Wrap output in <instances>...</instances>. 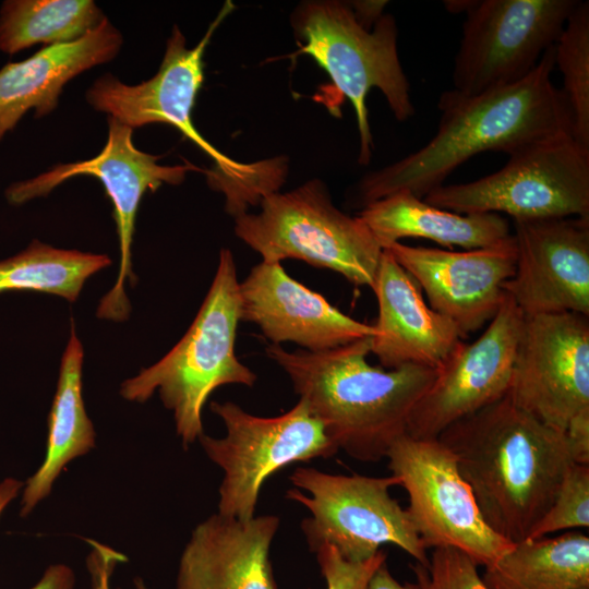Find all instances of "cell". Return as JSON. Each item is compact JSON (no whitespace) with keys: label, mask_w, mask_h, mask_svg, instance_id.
Wrapping results in <instances>:
<instances>
[{"label":"cell","mask_w":589,"mask_h":589,"mask_svg":"<svg viewBox=\"0 0 589 589\" xmlns=\"http://www.w3.org/2000/svg\"><path fill=\"white\" fill-rule=\"evenodd\" d=\"M370 353L371 337L320 352L266 347L338 450L363 462L386 458L436 376L422 365L373 366Z\"/></svg>","instance_id":"cell-3"},{"label":"cell","mask_w":589,"mask_h":589,"mask_svg":"<svg viewBox=\"0 0 589 589\" xmlns=\"http://www.w3.org/2000/svg\"><path fill=\"white\" fill-rule=\"evenodd\" d=\"M278 527L275 515L240 520L213 514L192 531L176 589H277L269 550Z\"/></svg>","instance_id":"cell-20"},{"label":"cell","mask_w":589,"mask_h":589,"mask_svg":"<svg viewBox=\"0 0 589 589\" xmlns=\"http://www.w3.org/2000/svg\"><path fill=\"white\" fill-rule=\"evenodd\" d=\"M382 249L404 238H423L445 247L481 249L507 239L510 228L500 214H459L426 203L408 191L374 201L358 215Z\"/></svg>","instance_id":"cell-22"},{"label":"cell","mask_w":589,"mask_h":589,"mask_svg":"<svg viewBox=\"0 0 589 589\" xmlns=\"http://www.w3.org/2000/svg\"><path fill=\"white\" fill-rule=\"evenodd\" d=\"M481 578L488 589L589 588V537L569 530L516 542Z\"/></svg>","instance_id":"cell-24"},{"label":"cell","mask_w":589,"mask_h":589,"mask_svg":"<svg viewBox=\"0 0 589 589\" xmlns=\"http://www.w3.org/2000/svg\"><path fill=\"white\" fill-rule=\"evenodd\" d=\"M386 458L408 494L406 510L426 549L454 548L489 567L513 546L484 521L455 456L438 438L406 433Z\"/></svg>","instance_id":"cell-12"},{"label":"cell","mask_w":589,"mask_h":589,"mask_svg":"<svg viewBox=\"0 0 589 589\" xmlns=\"http://www.w3.org/2000/svg\"><path fill=\"white\" fill-rule=\"evenodd\" d=\"M508 157L500 170L443 184L423 200L459 214H506L514 221L589 218V152L570 134L538 141Z\"/></svg>","instance_id":"cell-8"},{"label":"cell","mask_w":589,"mask_h":589,"mask_svg":"<svg viewBox=\"0 0 589 589\" xmlns=\"http://www.w3.org/2000/svg\"><path fill=\"white\" fill-rule=\"evenodd\" d=\"M314 552L326 589H368L375 570L386 562V552L383 550L363 562L345 560L329 544H321Z\"/></svg>","instance_id":"cell-30"},{"label":"cell","mask_w":589,"mask_h":589,"mask_svg":"<svg viewBox=\"0 0 589 589\" xmlns=\"http://www.w3.org/2000/svg\"><path fill=\"white\" fill-rule=\"evenodd\" d=\"M240 317L239 280L233 255L221 249L207 294L187 333L159 361L120 386V395L145 402L158 392L172 411L176 431L188 447L204 434L202 409L223 385L252 387L255 373L236 354Z\"/></svg>","instance_id":"cell-5"},{"label":"cell","mask_w":589,"mask_h":589,"mask_svg":"<svg viewBox=\"0 0 589 589\" xmlns=\"http://www.w3.org/2000/svg\"><path fill=\"white\" fill-rule=\"evenodd\" d=\"M573 140L589 152V2L577 1L554 44Z\"/></svg>","instance_id":"cell-27"},{"label":"cell","mask_w":589,"mask_h":589,"mask_svg":"<svg viewBox=\"0 0 589 589\" xmlns=\"http://www.w3.org/2000/svg\"><path fill=\"white\" fill-rule=\"evenodd\" d=\"M455 456L488 526L512 543L527 539L574 464L565 432L506 395L437 437Z\"/></svg>","instance_id":"cell-2"},{"label":"cell","mask_w":589,"mask_h":589,"mask_svg":"<svg viewBox=\"0 0 589 589\" xmlns=\"http://www.w3.org/2000/svg\"><path fill=\"white\" fill-rule=\"evenodd\" d=\"M574 464L589 465V411L577 416L565 430Z\"/></svg>","instance_id":"cell-33"},{"label":"cell","mask_w":589,"mask_h":589,"mask_svg":"<svg viewBox=\"0 0 589 589\" xmlns=\"http://www.w3.org/2000/svg\"><path fill=\"white\" fill-rule=\"evenodd\" d=\"M471 1L472 0H459V1L452 0V1H445L444 5L448 11L453 13L466 12L469 5L471 4Z\"/></svg>","instance_id":"cell-36"},{"label":"cell","mask_w":589,"mask_h":589,"mask_svg":"<svg viewBox=\"0 0 589 589\" xmlns=\"http://www.w3.org/2000/svg\"><path fill=\"white\" fill-rule=\"evenodd\" d=\"M92 546L87 557V568L93 589H112L110 579L117 563L124 562V555L96 541H88Z\"/></svg>","instance_id":"cell-32"},{"label":"cell","mask_w":589,"mask_h":589,"mask_svg":"<svg viewBox=\"0 0 589 589\" xmlns=\"http://www.w3.org/2000/svg\"><path fill=\"white\" fill-rule=\"evenodd\" d=\"M578 0H472L453 69L462 96L527 76L557 40Z\"/></svg>","instance_id":"cell-13"},{"label":"cell","mask_w":589,"mask_h":589,"mask_svg":"<svg viewBox=\"0 0 589 589\" xmlns=\"http://www.w3.org/2000/svg\"><path fill=\"white\" fill-rule=\"evenodd\" d=\"M107 123V141L96 156L58 164L34 178L16 181L7 188L4 195L11 205H22L47 196L58 185L77 176H91L100 181L113 205L120 264L117 280L99 301L96 314L101 320L123 322L131 311L124 286L127 281L131 286L135 283L131 245L141 200L147 191L155 192L164 183L180 184L189 171L200 169L191 163L160 165V156L135 146L133 129L111 117H108Z\"/></svg>","instance_id":"cell-11"},{"label":"cell","mask_w":589,"mask_h":589,"mask_svg":"<svg viewBox=\"0 0 589 589\" xmlns=\"http://www.w3.org/2000/svg\"><path fill=\"white\" fill-rule=\"evenodd\" d=\"M225 424L220 438L202 434L206 456L224 472L218 513L240 520L254 517L260 491L275 472L298 461L328 458L338 448L321 422L299 401L277 417H259L232 401L211 404Z\"/></svg>","instance_id":"cell-10"},{"label":"cell","mask_w":589,"mask_h":589,"mask_svg":"<svg viewBox=\"0 0 589 589\" xmlns=\"http://www.w3.org/2000/svg\"><path fill=\"white\" fill-rule=\"evenodd\" d=\"M241 321L257 325L272 345L294 342L320 352L373 337V325L354 320L322 294L290 277L281 263L262 261L239 283Z\"/></svg>","instance_id":"cell-18"},{"label":"cell","mask_w":589,"mask_h":589,"mask_svg":"<svg viewBox=\"0 0 589 589\" xmlns=\"http://www.w3.org/2000/svg\"><path fill=\"white\" fill-rule=\"evenodd\" d=\"M384 250L425 292L430 308L450 320L464 337L495 316L516 266L513 233L481 249L452 251L396 242Z\"/></svg>","instance_id":"cell-17"},{"label":"cell","mask_w":589,"mask_h":589,"mask_svg":"<svg viewBox=\"0 0 589 589\" xmlns=\"http://www.w3.org/2000/svg\"><path fill=\"white\" fill-rule=\"evenodd\" d=\"M371 289L378 305L371 353L382 368L437 369L461 342L458 327L426 304L417 281L386 250Z\"/></svg>","instance_id":"cell-19"},{"label":"cell","mask_w":589,"mask_h":589,"mask_svg":"<svg viewBox=\"0 0 589 589\" xmlns=\"http://www.w3.org/2000/svg\"><path fill=\"white\" fill-rule=\"evenodd\" d=\"M584 589H589V588H584Z\"/></svg>","instance_id":"cell-38"},{"label":"cell","mask_w":589,"mask_h":589,"mask_svg":"<svg viewBox=\"0 0 589 589\" xmlns=\"http://www.w3.org/2000/svg\"><path fill=\"white\" fill-rule=\"evenodd\" d=\"M386 4L387 1H354L349 5L357 21L364 28L371 29L384 15L383 11Z\"/></svg>","instance_id":"cell-34"},{"label":"cell","mask_w":589,"mask_h":589,"mask_svg":"<svg viewBox=\"0 0 589 589\" xmlns=\"http://www.w3.org/2000/svg\"><path fill=\"white\" fill-rule=\"evenodd\" d=\"M134 584H135L136 589H151L143 582L141 578H135Z\"/></svg>","instance_id":"cell-37"},{"label":"cell","mask_w":589,"mask_h":589,"mask_svg":"<svg viewBox=\"0 0 589 589\" xmlns=\"http://www.w3.org/2000/svg\"><path fill=\"white\" fill-rule=\"evenodd\" d=\"M110 264L106 254L57 249L33 240L20 253L0 261V293L32 290L74 302L85 281Z\"/></svg>","instance_id":"cell-26"},{"label":"cell","mask_w":589,"mask_h":589,"mask_svg":"<svg viewBox=\"0 0 589 589\" xmlns=\"http://www.w3.org/2000/svg\"><path fill=\"white\" fill-rule=\"evenodd\" d=\"M514 275L504 285L525 316H589V218L514 221Z\"/></svg>","instance_id":"cell-16"},{"label":"cell","mask_w":589,"mask_h":589,"mask_svg":"<svg viewBox=\"0 0 589 589\" xmlns=\"http://www.w3.org/2000/svg\"><path fill=\"white\" fill-rule=\"evenodd\" d=\"M227 1L203 38L192 48L175 25L167 40L157 73L135 85L121 82L111 73L99 76L86 91L85 98L96 111L105 112L131 129L166 123L178 129L206 155L215 168L205 171L209 185L225 194L226 211L235 218L249 206L260 204L276 192L283 182L280 172L266 171L263 163L243 164L232 160L208 143L196 130L192 111L204 80L203 56L212 35L230 13Z\"/></svg>","instance_id":"cell-4"},{"label":"cell","mask_w":589,"mask_h":589,"mask_svg":"<svg viewBox=\"0 0 589 589\" xmlns=\"http://www.w3.org/2000/svg\"><path fill=\"white\" fill-rule=\"evenodd\" d=\"M123 38L106 17L80 39L44 46L29 58L0 69V142L31 109L44 118L59 103L64 86L81 73L119 53Z\"/></svg>","instance_id":"cell-21"},{"label":"cell","mask_w":589,"mask_h":589,"mask_svg":"<svg viewBox=\"0 0 589 589\" xmlns=\"http://www.w3.org/2000/svg\"><path fill=\"white\" fill-rule=\"evenodd\" d=\"M107 16L93 0H7L0 8V50L75 41Z\"/></svg>","instance_id":"cell-25"},{"label":"cell","mask_w":589,"mask_h":589,"mask_svg":"<svg viewBox=\"0 0 589 589\" xmlns=\"http://www.w3.org/2000/svg\"><path fill=\"white\" fill-rule=\"evenodd\" d=\"M525 315L505 292L495 316L471 344L460 342L436 369L413 408L407 434L437 438L448 426L508 393Z\"/></svg>","instance_id":"cell-15"},{"label":"cell","mask_w":589,"mask_h":589,"mask_svg":"<svg viewBox=\"0 0 589 589\" xmlns=\"http://www.w3.org/2000/svg\"><path fill=\"white\" fill-rule=\"evenodd\" d=\"M293 488L287 498L300 503L311 516L301 528L314 552L329 544L347 561L363 562L383 544H394L428 565L426 548L405 508L389 489L396 477L333 474L313 467H299L289 477Z\"/></svg>","instance_id":"cell-9"},{"label":"cell","mask_w":589,"mask_h":589,"mask_svg":"<svg viewBox=\"0 0 589 589\" xmlns=\"http://www.w3.org/2000/svg\"><path fill=\"white\" fill-rule=\"evenodd\" d=\"M477 567L468 555L447 546L434 548L428 565H411L420 589H488Z\"/></svg>","instance_id":"cell-29"},{"label":"cell","mask_w":589,"mask_h":589,"mask_svg":"<svg viewBox=\"0 0 589 589\" xmlns=\"http://www.w3.org/2000/svg\"><path fill=\"white\" fill-rule=\"evenodd\" d=\"M24 483L14 478L0 482V516L4 508L14 500ZM75 577L72 569L65 565L49 566L37 584L29 589H73Z\"/></svg>","instance_id":"cell-31"},{"label":"cell","mask_w":589,"mask_h":589,"mask_svg":"<svg viewBox=\"0 0 589 589\" xmlns=\"http://www.w3.org/2000/svg\"><path fill=\"white\" fill-rule=\"evenodd\" d=\"M368 589H420L417 584H400L390 574L386 562L383 563L373 574Z\"/></svg>","instance_id":"cell-35"},{"label":"cell","mask_w":589,"mask_h":589,"mask_svg":"<svg viewBox=\"0 0 589 589\" xmlns=\"http://www.w3.org/2000/svg\"><path fill=\"white\" fill-rule=\"evenodd\" d=\"M554 45L520 81L473 96L444 92L435 135L420 149L373 171L357 187L361 207L398 191L423 199L477 154L508 156L538 141L570 134V115L552 82ZM572 136V134H570Z\"/></svg>","instance_id":"cell-1"},{"label":"cell","mask_w":589,"mask_h":589,"mask_svg":"<svg viewBox=\"0 0 589 589\" xmlns=\"http://www.w3.org/2000/svg\"><path fill=\"white\" fill-rule=\"evenodd\" d=\"M235 218V233L268 263L300 260L372 288L383 249L359 216L338 209L317 179L260 202Z\"/></svg>","instance_id":"cell-6"},{"label":"cell","mask_w":589,"mask_h":589,"mask_svg":"<svg viewBox=\"0 0 589 589\" xmlns=\"http://www.w3.org/2000/svg\"><path fill=\"white\" fill-rule=\"evenodd\" d=\"M507 396L562 432L589 411V316H525Z\"/></svg>","instance_id":"cell-14"},{"label":"cell","mask_w":589,"mask_h":589,"mask_svg":"<svg viewBox=\"0 0 589 589\" xmlns=\"http://www.w3.org/2000/svg\"><path fill=\"white\" fill-rule=\"evenodd\" d=\"M84 350L72 324L63 352L56 394L48 416L46 454L37 471L24 483L21 516L46 498L64 467L95 446V431L82 394Z\"/></svg>","instance_id":"cell-23"},{"label":"cell","mask_w":589,"mask_h":589,"mask_svg":"<svg viewBox=\"0 0 589 589\" xmlns=\"http://www.w3.org/2000/svg\"><path fill=\"white\" fill-rule=\"evenodd\" d=\"M588 527L589 465L573 464L565 472L550 508L527 539Z\"/></svg>","instance_id":"cell-28"},{"label":"cell","mask_w":589,"mask_h":589,"mask_svg":"<svg viewBox=\"0 0 589 589\" xmlns=\"http://www.w3.org/2000/svg\"><path fill=\"white\" fill-rule=\"evenodd\" d=\"M292 20L305 41L294 53H308L326 70L338 92L353 106L360 137L359 164L368 165L373 140L366 96L378 88L398 121L414 115L408 79L397 52V25L384 14L372 29L356 19L349 3L310 1L301 4Z\"/></svg>","instance_id":"cell-7"}]
</instances>
